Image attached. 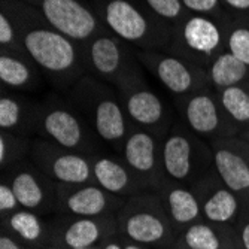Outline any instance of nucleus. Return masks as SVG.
Here are the masks:
<instances>
[{
    "label": "nucleus",
    "mask_w": 249,
    "mask_h": 249,
    "mask_svg": "<svg viewBox=\"0 0 249 249\" xmlns=\"http://www.w3.org/2000/svg\"><path fill=\"white\" fill-rule=\"evenodd\" d=\"M93 180L109 194L120 198H128L145 191L141 180L125 164L120 154L109 155L97 152L91 155Z\"/></svg>",
    "instance_id": "20"
},
{
    "label": "nucleus",
    "mask_w": 249,
    "mask_h": 249,
    "mask_svg": "<svg viewBox=\"0 0 249 249\" xmlns=\"http://www.w3.org/2000/svg\"><path fill=\"white\" fill-rule=\"evenodd\" d=\"M120 155L138 176L145 191H157L164 184L161 139L151 131L133 127L123 143Z\"/></svg>",
    "instance_id": "15"
},
{
    "label": "nucleus",
    "mask_w": 249,
    "mask_h": 249,
    "mask_svg": "<svg viewBox=\"0 0 249 249\" xmlns=\"http://www.w3.org/2000/svg\"><path fill=\"white\" fill-rule=\"evenodd\" d=\"M0 11L14 22L26 54L60 91H69L85 75L82 47L54 29L39 11L21 0H0Z\"/></svg>",
    "instance_id": "1"
},
{
    "label": "nucleus",
    "mask_w": 249,
    "mask_h": 249,
    "mask_svg": "<svg viewBox=\"0 0 249 249\" xmlns=\"http://www.w3.org/2000/svg\"><path fill=\"white\" fill-rule=\"evenodd\" d=\"M221 105L242 133L249 127V82L216 91Z\"/></svg>",
    "instance_id": "27"
},
{
    "label": "nucleus",
    "mask_w": 249,
    "mask_h": 249,
    "mask_svg": "<svg viewBox=\"0 0 249 249\" xmlns=\"http://www.w3.org/2000/svg\"><path fill=\"white\" fill-rule=\"evenodd\" d=\"M206 78L209 87H212L215 91H221L225 88L249 82V66L229 50H225L209 63L206 67Z\"/></svg>",
    "instance_id": "26"
},
{
    "label": "nucleus",
    "mask_w": 249,
    "mask_h": 249,
    "mask_svg": "<svg viewBox=\"0 0 249 249\" xmlns=\"http://www.w3.org/2000/svg\"><path fill=\"white\" fill-rule=\"evenodd\" d=\"M85 72L117 87L125 76L142 66L136 50L109 30L82 45Z\"/></svg>",
    "instance_id": "10"
},
{
    "label": "nucleus",
    "mask_w": 249,
    "mask_h": 249,
    "mask_svg": "<svg viewBox=\"0 0 249 249\" xmlns=\"http://www.w3.org/2000/svg\"><path fill=\"white\" fill-rule=\"evenodd\" d=\"M32 139L0 130V167L2 172L29 158Z\"/></svg>",
    "instance_id": "29"
},
{
    "label": "nucleus",
    "mask_w": 249,
    "mask_h": 249,
    "mask_svg": "<svg viewBox=\"0 0 249 249\" xmlns=\"http://www.w3.org/2000/svg\"><path fill=\"white\" fill-rule=\"evenodd\" d=\"M240 139H242V138H240ZM243 148H245V154H246L248 161H249V143H248L246 141H243Z\"/></svg>",
    "instance_id": "40"
},
{
    "label": "nucleus",
    "mask_w": 249,
    "mask_h": 249,
    "mask_svg": "<svg viewBox=\"0 0 249 249\" xmlns=\"http://www.w3.org/2000/svg\"><path fill=\"white\" fill-rule=\"evenodd\" d=\"M2 179L12 187L19 206L36 213H47L57 208V184L26 158L2 172Z\"/></svg>",
    "instance_id": "16"
},
{
    "label": "nucleus",
    "mask_w": 249,
    "mask_h": 249,
    "mask_svg": "<svg viewBox=\"0 0 249 249\" xmlns=\"http://www.w3.org/2000/svg\"><path fill=\"white\" fill-rule=\"evenodd\" d=\"M176 249H242L234 225L200 219L180 231Z\"/></svg>",
    "instance_id": "24"
},
{
    "label": "nucleus",
    "mask_w": 249,
    "mask_h": 249,
    "mask_svg": "<svg viewBox=\"0 0 249 249\" xmlns=\"http://www.w3.org/2000/svg\"><path fill=\"white\" fill-rule=\"evenodd\" d=\"M33 6L50 24L78 42L81 47L91 37L106 32L89 0H21Z\"/></svg>",
    "instance_id": "12"
},
{
    "label": "nucleus",
    "mask_w": 249,
    "mask_h": 249,
    "mask_svg": "<svg viewBox=\"0 0 249 249\" xmlns=\"http://www.w3.org/2000/svg\"><path fill=\"white\" fill-rule=\"evenodd\" d=\"M96 249H99V248H96Z\"/></svg>",
    "instance_id": "42"
},
{
    "label": "nucleus",
    "mask_w": 249,
    "mask_h": 249,
    "mask_svg": "<svg viewBox=\"0 0 249 249\" xmlns=\"http://www.w3.org/2000/svg\"><path fill=\"white\" fill-rule=\"evenodd\" d=\"M221 2L230 15L249 14V0H221Z\"/></svg>",
    "instance_id": "35"
},
{
    "label": "nucleus",
    "mask_w": 249,
    "mask_h": 249,
    "mask_svg": "<svg viewBox=\"0 0 249 249\" xmlns=\"http://www.w3.org/2000/svg\"><path fill=\"white\" fill-rule=\"evenodd\" d=\"M115 88L131 125L148 130L163 141L178 115L175 106L149 84L143 66L125 76Z\"/></svg>",
    "instance_id": "7"
},
{
    "label": "nucleus",
    "mask_w": 249,
    "mask_h": 249,
    "mask_svg": "<svg viewBox=\"0 0 249 249\" xmlns=\"http://www.w3.org/2000/svg\"><path fill=\"white\" fill-rule=\"evenodd\" d=\"M198 196L201 216L205 221L222 225H236L243 213L242 200L224 185L212 169L193 185Z\"/></svg>",
    "instance_id": "19"
},
{
    "label": "nucleus",
    "mask_w": 249,
    "mask_h": 249,
    "mask_svg": "<svg viewBox=\"0 0 249 249\" xmlns=\"http://www.w3.org/2000/svg\"><path fill=\"white\" fill-rule=\"evenodd\" d=\"M99 249H123V237L120 236V233H117L115 236L107 239Z\"/></svg>",
    "instance_id": "37"
},
{
    "label": "nucleus",
    "mask_w": 249,
    "mask_h": 249,
    "mask_svg": "<svg viewBox=\"0 0 249 249\" xmlns=\"http://www.w3.org/2000/svg\"><path fill=\"white\" fill-rule=\"evenodd\" d=\"M69 100L94 130L99 141L120 154L133 125L117 88L85 73L69 89Z\"/></svg>",
    "instance_id": "2"
},
{
    "label": "nucleus",
    "mask_w": 249,
    "mask_h": 249,
    "mask_svg": "<svg viewBox=\"0 0 249 249\" xmlns=\"http://www.w3.org/2000/svg\"><path fill=\"white\" fill-rule=\"evenodd\" d=\"M209 143L213 152V170L224 185L242 200L243 213L249 212V161L245 154L243 139L236 136Z\"/></svg>",
    "instance_id": "18"
},
{
    "label": "nucleus",
    "mask_w": 249,
    "mask_h": 249,
    "mask_svg": "<svg viewBox=\"0 0 249 249\" xmlns=\"http://www.w3.org/2000/svg\"><path fill=\"white\" fill-rule=\"evenodd\" d=\"M161 161L166 179L193 187L213 169V152L208 141L176 118L161 141Z\"/></svg>",
    "instance_id": "6"
},
{
    "label": "nucleus",
    "mask_w": 249,
    "mask_h": 249,
    "mask_svg": "<svg viewBox=\"0 0 249 249\" xmlns=\"http://www.w3.org/2000/svg\"><path fill=\"white\" fill-rule=\"evenodd\" d=\"M29 158L57 185H78L93 180L91 157L64 149L42 138L32 139Z\"/></svg>",
    "instance_id": "13"
},
{
    "label": "nucleus",
    "mask_w": 249,
    "mask_h": 249,
    "mask_svg": "<svg viewBox=\"0 0 249 249\" xmlns=\"http://www.w3.org/2000/svg\"><path fill=\"white\" fill-rule=\"evenodd\" d=\"M19 208H21L19 201H18L12 187L5 179H2V182H0V215L6 216L12 212L18 211Z\"/></svg>",
    "instance_id": "33"
},
{
    "label": "nucleus",
    "mask_w": 249,
    "mask_h": 249,
    "mask_svg": "<svg viewBox=\"0 0 249 249\" xmlns=\"http://www.w3.org/2000/svg\"><path fill=\"white\" fill-rule=\"evenodd\" d=\"M0 249H29V248L18 242L14 236L2 230V233H0Z\"/></svg>",
    "instance_id": "36"
},
{
    "label": "nucleus",
    "mask_w": 249,
    "mask_h": 249,
    "mask_svg": "<svg viewBox=\"0 0 249 249\" xmlns=\"http://www.w3.org/2000/svg\"><path fill=\"white\" fill-rule=\"evenodd\" d=\"M118 233L148 248H169L176 243V233L164 203L157 191H142L128 197L117 215Z\"/></svg>",
    "instance_id": "4"
},
{
    "label": "nucleus",
    "mask_w": 249,
    "mask_h": 249,
    "mask_svg": "<svg viewBox=\"0 0 249 249\" xmlns=\"http://www.w3.org/2000/svg\"><path fill=\"white\" fill-rule=\"evenodd\" d=\"M239 138H242L243 141H246L249 143V127H246L240 134H239Z\"/></svg>",
    "instance_id": "39"
},
{
    "label": "nucleus",
    "mask_w": 249,
    "mask_h": 249,
    "mask_svg": "<svg viewBox=\"0 0 249 249\" xmlns=\"http://www.w3.org/2000/svg\"><path fill=\"white\" fill-rule=\"evenodd\" d=\"M227 50L249 66V14L230 15L225 27Z\"/></svg>",
    "instance_id": "28"
},
{
    "label": "nucleus",
    "mask_w": 249,
    "mask_h": 249,
    "mask_svg": "<svg viewBox=\"0 0 249 249\" xmlns=\"http://www.w3.org/2000/svg\"><path fill=\"white\" fill-rule=\"evenodd\" d=\"M0 48L26 53L21 45V40H19V36L17 33L14 22L2 11H0Z\"/></svg>",
    "instance_id": "32"
},
{
    "label": "nucleus",
    "mask_w": 249,
    "mask_h": 249,
    "mask_svg": "<svg viewBox=\"0 0 249 249\" xmlns=\"http://www.w3.org/2000/svg\"><path fill=\"white\" fill-rule=\"evenodd\" d=\"M39 107L40 102L3 88L0 96V130L29 139L36 138Z\"/></svg>",
    "instance_id": "21"
},
{
    "label": "nucleus",
    "mask_w": 249,
    "mask_h": 249,
    "mask_svg": "<svg viewBox=\"0 0 249 249\" xmlns=\"http://www.w3.org/2000/svg\"><path fill=\"white\" fill-rule=\"evenodd\" d=\"M125 200L109 194L94 180L78 185H57L55 212L91 218L118 215Z\"/></svg>",
    "instance_id": "17"
},
{
    "label": "nucleus",
    "mask_w": 249,
    "mask_h": 249,
    "mask_svg": "<svg viewBox=\"0 0 249 249\" xmlns=\"http://www.w3.org/2000/svg\"><path fill=\"white\" fill-rule=\"evenodd\" d=\"M42 249H60V248H57V246H53V245H50V246H45V248H42Z\"/></svg>",
    "instance_id": "41"
},
{
    "label": "nucleus",
    "mask_w": 249,
    "mask_h": 249,
    "mask_svg": "<svg viewBox=\"0 0 249 249\" xmlns=\"http://www.w3.org/2000/svg\"><path fill=\"white\" fill-rule=\"evenodd\" d=\"M227 21L208 15H185L172 26V39L167 51L206 69L216 55L227 50Z\"/></svg>",
    "instance_id": "8"
},
{
    "label": "nucleus",
    "mask_w": 249,
    "mask_h": 249,
    "mask_svg": "<svg viewBox=\"0 0 249 249\" xmlns=\"http://www.w3.org/2000/svg\"><path fill=\"white\" fill-rule=\"evenodd\" d=\"M141 64L173 100L193 94L200 88L209 87L206 69L179 57L167 50L139 51L136 50Z\"/></svg>",
    "instance_id": "11"
},
{
    "label": "nucleus",
    "mask_w": 249,
    "mask_h": 249,
    "mask_svg": "<svg viewBox=\"0 0 249 249\" xmlns=\"http://www.w3.org/2000/svg\"><path fill=\"white\" fill-rule=\"evenodd\" d=\"M180 3L190 14L208 15L222 21L230 18V14L225 11L221 0H180Z\"/></svg>",
    "instance_id": "31"
},
{
    "label": "nucleus",
    "mask_w": 249,
    "mask_h": 249,
    "mask_svg": "<svg viewBox=\"0 0 249 249\" xmlns=\"http://www.w3.org/2000/svg\"><path fill=\"white\" fill-rule=\"evenodd\" d=\"M2 230L29 249H42L51 243L50 222L43 221L40 213L24 208L2 216Z\"/></svg>",
    "instance_id": "25"
},
{
    "label": "nucleus",
    "mask_w": 249,
    "mask_h": 249,
    "mask_svg": "<svg viewBox=\"0 0 249 249\" xmlns=\"http://www.w3.org/2000/svg\"><path fill=\"white\" fill-rule=\"evenodd\" d=\"M0 81L9 91L30 93L47 79L29 54L0 48Z\"/></svg>",
    "instance_id": "23"
},
{
    "label": "nucleus",
    "mask_w": 249,
    "mask_h": 249,
    "mask_svg": "<svg viewBox=\"0 0 249 249\" xmlns=\"http://www.w3.org/2000/svg\"><path fill=\"white\" fill-rule=\"evenodd\" d=\"M121 236V234H120ZM123 237V236H121ZM148 246H143V245H139V243H134V242H130L127 239L123 237V249H146Z\"/></svg>",
    "instance_id": "38"
},
{
    "label": "nucleus",
    "mask_w": 249,
    "mask_h": 249,
    "mask_svg": "<svg viewBox=\"0 0 249 249\" xmlns=\"http://www.w3.org/2000/svg\"><path fill=\"white\" fill-rule=\"evenodd\" d=\"M242 249H249V212L243 213L234 225Z\"/></svg>",
    "instance_id": "34"
},
{
    "label": "nucleus",
    "mask_w": 249,
    "mask_h": 249,
    "mask_svg": "<svg viewBox=\"0 0 249 249\" xmlns=\"http://www.w3.org/2000/svg\"><path fill=\"white\" fill-rule=\"evenodd\" d=\"M139 3L152 11L157 17H160L170 26L176 24L190 12L180 3V0H138Z\"/></svg>",
    "instance_id": "30"
},
{
    "label": "nucleus",
    "mask_w": 249,
    "mask_h": 249,
    "mask_svg": "<svg viewBox=\"0 0 249 249\" xmlns=\"http://www.w3.org/2000/svg\"><path fill=\"white\" fill-rule=\"evenodd\" d=\"M103 26L134 50H167L172 26L138 0H89Z\"/></svg>",
    "instance_id": "3"
},
{
    "label": "nucleus",
    "mask_w": 249,
    "mask_h": 249,
    "mask_svg": "<svg viewBox=\"0 0 249 249\" xmlns=\"http://www.w3.org/2000/svg\"><path fill=\"white\" fill-rule=\"evenodd\" d=\"M51 243L60 249H96L118 233L117 215L72 216L63 215L50 222Z\"/></svg>",
    "instance_id": "14"
},
{
    "label": "nucleus",
    "mask_w": 249,
    "mask_h": 249,
    "mask_svg": "<svg viewBox=\"0 0 249 249\" xmlns=\"http://www.w3.org/2000/svg\"><path fill=\"white\" fill-rule=\"evenodd\" d=\"M176 115L187 127L208 142L236 138L239 128L230 120L212 87H205L190 96L173 100Z\"/></svg>",
    "instance_id": "9"
},
{
    "label": "nucleus",
    "mask_w": 249,
    "mask_h": 249,
    "mask_svg": "<svg viewBox=\"0 0 249 249\" xmlns=\"http://www.w3.org/2000/svg\"><path fill=\"white\" fill-rule=\"evenodd\" d=\"M157 193L160 194L164 203L167 216L176 236H179L188 225L203 219L200 200L193 187L166 179Z\"/></svg>",
    "instance_id": "22"
},
{
    "label": "nucleus",
    "mask_w": 249,
    "mask_h": 249,
    "mask_svg": "<svg viewBox=\"0 0 249 249\" xmlns=\"http://www.w3.org/2000/svg\"><path fill=\"white\" fill-rule=\"evenodd\" d=\"M36 138L88 157L103 145L73 103L54 94L40 100Z\"/></svg>",
    "instance_id": "5"
}]
</instances>
